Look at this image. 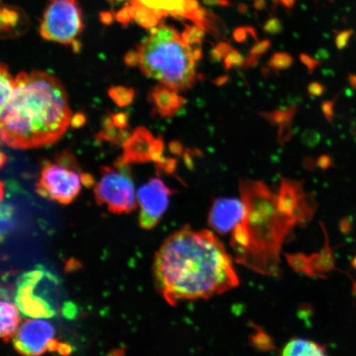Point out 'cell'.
Returning <instances> with one entry per match:
<instances>
[{
	"label": "cell",
	"instance_id": "cell-1",
	"mask_svg": "<svg viewBox=\"0 0 356 356\" xmlns=\"http://www.w3.org/2000/svg\"><path fill=\"white\" fill-rule=\"evenodd\" d=\"M239 191L245 212L231 233L234 259L255 273L275 277L284 243L296 227L309 224L317 204L302 181L284 177L277 191L261 181L245 179Z\"/></svg>",
	"mask_w": 356,
	"mask_h": 356
},
{
	"label": "cell",
	"instance_id": "cell-2",
	"mask_svg": "<svg viewBox=\"0 0 356 356\" xmlns=\"http://www.w3.org/2000/svg\"><path fill=\"white\" fill-rule=\"evenodd\" d=\"M156 287L168 305L206 300L238 286L232 258L209 230L184 227L169 236L156 253Z\"/></svg>",
	"mask_w": 356,
	"mask_h": 356
},
{
	"label": "cell",
	"instance_id": "cell-3",
	"mask_svg": "<svg viewBox=\"0 0 356 356\" xmlns=\"http://www.w3.org/2000/svg\"><path fill=\"white\" fill-rule=\"evenodd\" d=\"M70 121L68 97L59 80L42 71L22 72L0 113V139L15 149L40 148L59 140Z\"/></svg>",
	"mask_w": 356,
	"mask_h": 356
},
{
	"label": "cell",
	"instance_id": "cell-4",
	"mask_svg": "<svg viewBox=\"0 0 356 356\" xmlns=\"http://www.w3.org/2000/svg\"><path fill=\"white\" fill-rule=\"evenodd\" d=\"M140 70L175 91H185L197 80L193 50L175 29L165 25L151 29L149 37L136 49Z\"/></svg>",
	"mask_w": 356,
	"mask_h": 356
},
{
	"label": "cell",
	"instance_id": "cell-5",
	"mask_svg": "<svg viewBox=\"0 0 356 356\" xmlns=\"http://www.w3.org/2000/svg\"><path fill=\"white\" fill-rule=\"evenodd\" d=\"M60 282L42 266L21 275L15 302L21 313L33 318H51L57 314Z\"/></svg>",
	"mask_w": 356,
	"mask_h": 356
},
{
	"label": "cell",
	"instance_id": "cell-6",
	"mask_svg": "<svg viewBox=\"0 0 356 356\" xmlns=\"http://www.w3.org/2000/svg\"><path fill=\"white\" fill-rule=\"evenodd\" d=\"M83 185L88 188L93 185L92 177L80 172L73 155L64 152L56 162L44 163L37 191L44 198L68 204L78 197Z\"/></svg>",
	"mask_w": 356,
	"mask_h": 356
},
{
	"label": "cell",
	"instance_id": "cell-7",
	"mask_svg": "<svg viewBox=\"0 0 356 356\" xmlns=\"http://www.w3.org/2000/svg\"><path fill=\"white\" fill-rule=\"evenodd\" d=\"M83 29V12L77 0H48L40 26L43 38L79 48L77 40Z\"/></svg>",
	"mask_w": 356,
	"mask_h": 356
},
{
	"label": "cell",
	"instance_id": "cell-8",
	"mask_svg": "<svg viewBox=\"0 0 356 356\" xmlns=\"http://www.w3.org/2000/svg\"><path fill=\"white\" fill-rule=\"evenodd\" d=\"M129 165L120 159L115 168H101L102 177L95 186V197L97 203L105 204L111 212L130 213L136 208L135 185Z\"/></svg>",
	"mask_w": 356,
	"mask_h": 356
},
{
	"label": "cell",
	"instance_id": "cell-9",
	"mask_svg": "<svg viewBox=\"0 0 356 356\" xmlns=\"http://www.w3.org/2000/svg\"><path fill=\"white\" fill-rule=\"evenodd\" d=\"M56 330L51 323L42 319L26 320L15 335L13 343L17 353L24 355L37 356L47 351H56L62 355L72 353V347L55 339Z\"/></svg>",
	"mask_w": 356,
	"mask_h": 356
},
{
	"label": "cell",
	"instance_id": "cell-10",
	"mask_svg": "<svg viewBox=\"0 0 356 356\" xmlns=\"http://www.w3.org/2000/svg\"><path fill=\"white\" fill-rule=\"evenodd\" d=\"M172 191L159 178H153L138 191L140 206L139 224L142 229L154 228L169 206Z\"/></svg>",
	"mask_w": 356,
	"mask_h": 356
},
{
	"label": "cell",
	"instance_id": "cell-11",
	"mask_svg": "<svg viewBox=\"0 0 356 356\" xmlns=\"http://www.w3.org/2000/svg\"><path fill=\"white\" fill-rule=\"evenodd\" d=\"M244 212V204L241 199H216L209 215V224L213 230L221 234L232 233L242 221Z\"/></svg>",
	"mask_w": 356,
	"mask_h": 356
},
{
	"label": "cell",
	"instance_id": "cell-12",
	"mask_svg": "<svg viewBox=\"0 0 356 356\" xmlns=\"http://www.w3.org/2000/svg\"><path fill=\"white\" fill-rule=\"evenodd\" d=\"M132 3L147 8L160 19L167 15L184 17L197 24L204 15L193 0H133Z\"/></svg>",
	"mask_w": 356,
	"mask_h": 356
},
{
	"label": "cell",
	"instance_id": "cell-13",
	"mask_svg": "<svg viewBox=\"0 0 356 356\" xmlns=\"http://www.w3.org/2000/svg\"><path fill=\"white\" fill-rule=\"evenodd\" d=\"M155 138L144 127H138L124 144L121 159L128 164L152 161L151 154Z\"/></svg>",
	"mask_w": 356,
	"mask_h": 356
},
{
	"label": "cell",
	"instance_id": "cell-14",
	"mask_svg": "<svg viewBox=\"0 0 356 356\" xmlns=\"http://www.w3.org/2000/svg\"><path fill=\"white\" fill-rule=\"evenodd\" d=\"M149 100L160 117L163 118L175 117L186 104L184 97L173 89L164 86H158L151 89Z\"/></svg>",
	"mask_w": 356,
	"mask_h": 356
},
{
	"label": "cell",
	"instance_id": "cell-15",
	"mask_svg": "<svg viewBox=\"0 0 356 356\" xmlns=\"http://www.w3.org/2000/svg\"><path fill=\"white\" fill-rule=\"evenodd\" d=\"M19 310L16 305L0 299V339L8 341L15 335L20 324Z\"/></svg>",
	"mask_w": 356,
	"mask_h": 356
},
{
	"label": "cell",
	"instance_id": "cell-16",
	"mask_svg": "<svg viewBox=\"0 0 356 356\" xmlns=\"http://www.w3.org/2000/svg\"><path fill=\"white\" fill-rule=\"evenodd\" d=\"M26 17L13 7L0 6V37L13 38L24 32Z\"/></svg>",
	"mask_w": 356,
	"mask_h": 356
},
{
	"label": "cell",
	"instance_id": "cell-17",
	"mask_svg": "<svg viewBox=\"0 0 356 356\" xmlns=\"http://www.w3.org/2000/svg\"><path fill=\"white\" fill-rule=\"evenodd\" d=\"M320 226H321L325 237L323 247L321 251L313 253L309 256V258L312 269L316 273L325 275L323 274L329 273V271L337 270V267L326 227L323 222H320Z\"/></svg>",
	"mask_w": 356,
	"mask_h": 356
},
{
	"label": "cell",
	"instance_id": "cell-18",
	"mask_svg": "<svg viewBox=\"0 0 356 356\" xmlns=\"http://www.w3.org/2000/svg\"><path fill=\"white\" fill-rule=\"evenodd\" d=\"M327 354V347L311 340L302 339V338H292L284 346L282 355H302V356H321Z\"/></svg>",
	"mask_w": 356,
	"mask_h": 356
},
{
	"label": "cell",
	"instance_id": "cell-19",
	"mask_svg": "<svg viewBox=\"0 0 356 356\" xmlns=\"http://www.w3.org/2000/svg\"><path fill=\"white\" fill-rule=\"evenodd\" d=\"M286 258L288 264L291 266L293 270L297 271V273L313 278L327 279V275L316 273L315 271L312 269L309 256L304 254V253H289V254H286Z\"/></svg>",
	"mask_w": 356,
	"mask_h": 356
},
{
	"label": "cell",
	"instance_id": "cell-20",
	"mask_svg": "<svg viewBox=\"0 0 356 356\" xmlns=\"http://www.w3.org/2000/svg\"><path fill=\"white\" fill-rule=\"evenodd\" d=\"M17 225L15 209L10 204L0 206V243L10 235Z\"/></svg>",
	"mask_w": 356,
	"mask_h": 356
},
{
	"label": "cell",
	"instance_id": "cell-21",
	"mask_svg": "<svg viewBox=\"0 0 356 356\" xmlns=\"http://www.w3.org/2000/svg\"><path fill=\"white\" fill-rule=\"evenodd\" d=\"M13 88L15 80L8 72L7 66L0 63V113L10 101Z\"/></svg>",
	"mask_w": 356,
	"mask_h": 356
},
{
	"label": "cell",
	"instance_id": "cell-22",
	"mask_svg": "<svg viewBox=\"0 0 356 356\" xmlns=\"http://www.w3.org/2000/svg\"><path fill=\"white\" fill-rule=\"evenodd\" d=\"M296 113L297 106H293L286 108L275 110L271 113H261L259 115L271 124L280 127L283 124H292Z\"/></svg>",
	"mask_w": 356,
	"mask_h": 356
},
{
	"label": "cell",
	"instance_id": "cell-23",
	"mask_svg": "<svg viewBox=\"0 0 356 356\" xmlns=\"http://www.w3.org/2000/svg\"><path fill=\"white\" fill-rule=\"evenodd\" d=\"M109 95L118 106H127L132 104L136 93L133 88L118 86L111 88Z\"/></svg>",
	"mask_w": 356,
	"mask_h": 356
},
{
	"label": "cell",
	"instance_id": "cell-24",
	"mask_svg": "<svg viewBox=\"0 0 356 356\" xmlns=\"http://www.w3.org/2000/svg\"><path fill=\"white\" fill-rule=\"evenodd\" d=\"M181 35L184 42L191 49L202 47V42L204 37V29L202 26H188Z\"/></svg>",
	"mask_w": 356,
	"mask_h": 356
},
{
	"label": "cell",
	"instance_id": "cell-25",
	"mask_svg": "<svg viewBox=\"0 0 356 356\" xmlns=\"http://www.w3.org/2000/svg\"><path fill=\"white\" fill-rule=\"evenodd\" d=\"M293 57L286 52H277L271 56L268 66L273 70H286L293 65Z\"/></svg>",
	"mask_w": 356,
	"mask_h": 356
},
{
	"label": "cell",
	"instance_id": "cell-26",
	"mask_svg": "<svg viewBox=\"0 0 356 356\" xmlns=\"http://www.w3.org/2000/svg\"><path fill=\"white\" fill-rule=\"evenodd\" d=\"M222 62L227 70H230L233 67H244L245 58L238 51L233 49Z\"/></svg>",
	"mask_w": 356,
	"mask_h": 356
},
{
	"label": "cell",
	"instance_id": "cell-27",
	"mask_svg": "<svg viewBox=\"0 0 356 356\" xmlns=\"http://www.w3.org/2000/svg\"><path fill=\"white\" fill-rule=\"evenodd\" d=\"M233 47L225 42H220L211 51V58L216 61H222L225 56L233 50Z\"/></svg>",
	"mask_w": 356,
	"mask_h": 356
},
{
	"label": "cell",
	"instance_id": "cell-28",
	"mask_svg": "<svg viewBox=\"0 0 356 356\" xmlns=\"http://www.w3.org/2000/svg\"><path fill=\"white\" fill-rule=\"evenodd\" d=\"M177 166V159L173 158H167L163 156L160 162L157 164L158 171L163 172L172 175L175 172Z\"/></svg>",
	"mask_w": 356,
	"mask_h": 356
},
{
	"label": "cell",
	"instance_id": "cell-29",
	"mask_svg": "<svg viewBox=\"0 0 356 356\" xmlns=\"http://www.w3.org/2000/svg\"><path fill=\"white\" fill-rule=\"evenodd\" d=\"M292 136V124L278 127V141L280 145H284L288 143L291 140Z\"/></svg>",
	"mask_w": 356,
	"mask_h": 356
},
{
	"label": "cell",
	"instance_id": "cell-30",
	"mask_svg": "<svg viewBox=\"0 0 356 356\" xmlns=\"http://www.w3.org/2000/svg\"><path fill=\"white\" fill-rule=\"evenodd\" d=\"M353 30L342 31V32L338 33L336 35L335 42L336 46L339 50H343V49L348 47L350 40L353 37Z\"/></svg>",
	"mask_w": 356,
	"mask_h": 356
},
{
	"label": "cell",
	"instance_id": "cell-31",
	"mask_svg": "<svg viewBox=\"0 0 356 356\" xmlns=\"http://www.w3.org/2000/svg\"><path fill=\"white\" fill-rule=\"evenodd\" d=\"M302 140L304 144L309 147H315L321 140V136L317 131L313 130L306 131L302 135Z\"/></svg>",
	"mask_w": 356,
	"mask_h": 356
},
{
	"label": "cell",
	"instance_id": "cell-32",
	"mask_svg": "<svg viewBox=\"0 0 356 356\" xmlns=\"http://www.w3.org/2000/svg\"><path fill=\"white\" fill-rule=\"evenodd\" d=\"M335 102L336 99L331 101L324 102L322 104V111L325 118L327 120L328 122H332L335 118Z\"/></svg>",
	"mask_w": 356,
	"mask_h": 356
},
{
	"label": "cell",
	"instance_id": "cell-33",
	"mask_svg": "<svg viewBox=\"0 0 356 356\" xmlns=\"http://www.w3.org/2000/svg\"><path fill=\"white\" fill-rule=\"evenodd\" d=\"M271 43L268 40H264V41H261L255 44L254 47H252L250 51V55L256 56L260 57L262 55H264L265 53L269 51L270 48Z\"/></svg>",
	"mask_w": 356,
	"mask_h": 356
},
{
	"label": "cell",
	"instance_id": "cell-34",
	"mask_svg": "<svg viewBox=\"0 0 356 356\" xmlns=\"http://www.w3.org/2000/svg\"><path fill=\"white\" fill-rule=\"evenodd\" d=\"M300 59L302 65H305L306 68L308 69L309 73H313L320 65V62L318 60L312 58L309 55L305 54V53H302V54L300 56Z\"/></svg>",
	"mask_w": 356,
	"mask_h": 356
},
{
	"label": "cell",
	"instance_id": "cell-35",
	"mask_svg": "<svg viewBox=\"0 0 356 356\" xmlns=\"http://www.w3.org/2000/svg\"><path fill=\"white\" fill-rule=\"evenodd\" d=\"M200 154L198 149H186L184 154V163L189 169L194 168V159Z\"/></svg>",
	"mask_w": 356,
	"mask_h": 356
},
{
	"label": "cell",
	"instance_id": "cell-36",
	"mask_svg": "<svg viewBox=\"0 0 356 356\" xmlns=\"http://www.w3.org/2000/svg\"><path fill=\"white\" fill-rule=\"evenodd\" d=\"M326 88L323 86L322 83L318 82H313L309 84L308 92L312 97H320L324 95Z\"/></svg>",
	"mask_w": 356,
	"mask_h": 356
},
{
	"label": "cell",
	"instance_id": "cell-37",
	"mask_svg": "<svg viewBox=\"0 0 356 356\" xmlns=\"http://www.w3.org/2000/svg\"><path fill=\"white\" fill-rule=\"evenodd\" d=\"M111 121L119 128L126 129L128 126V117L126 113H119L111 117Z\"/></svg>",
	"mask_w": 356,
	"mask_h": 356
},
{
	"label": "cell",
	"instance_id": "cell-38",
	"mask_svg": "<svg viewBox=\"0 0 356 356\" xmlns=\"http://www.w3.org/2000/svg\"><path fill=\"white\" fill-rule=\"evenodd\" d=\"M168 149L172 154L177 156H181L184 154V147L181 142L177 140H172L169 143Z\"/></svg>",
	"mask_w": 356,
	"mask_h": 356
},
{
	"label": "cell",
	"instance_id": "cell-39",
	"mask_svg": "<svg viewBox=\"0 0 356 356\" xmlns=\"http://www.w3.org/2000/svg\"><path fill=\"white\" fill-rule=\"evenodd\" d=\"M265 30L270 34H277L282 30V25L277 20H270L265 26Z\"/></svg>",
	"mask_w": 356,
	"mask_h": 356
},
{
	"label": "cell",
	"instance_id": "cell-40",
	"mask_svg": "<svg viewBox=\"0 0 356 356\" xmlns=\"http://www.w3.org/2000/svg\"><path fill=\"white\" fill-rule=\"evenodd\" d=\"M316 162H317V166L323 169V170H327V169L332 165V159L327 155L320 156Z\"/></svg>",
	"mask_w": 356,
	"mask_h": 356
},
{
	"label": "cell",
	"instance_id": "cell-41",
	"mask_svg": "<svg viewBox=\"0 0 356 356\" xmlns=\"http://www.w3.org/2000/svg\"><path fill=\"white\" fill-rule=\"evenodd\" d=\"M124 60H126V63L128 66H138V63H139V58H138L136 50L129 51L126 55V58H124Z\"/></svg>",
	"mask_w": 356,
	"mask_h": 356
},
{
	"label": "cell",
	"instance_id": "cell-42",
	"mask_svg": "<svg viewBox=\"0 0 356 356\" xmlns=\"http://www.w3.org/2000/svg\"><path fill=\"white\" fill-rule=\"evenodd\" d=\"M234 37L236 41L238 42H243L246 40L247 33L246 29H240L235 31Z\"/></svg>",
	"mask_w": 356,
	"mask_h": 356
},
{
	"label": "cell",
	"instance_id": "cell-43",
	"mask_svg": "<svg viewBox=\"0 0 356 356\" xmlns=\"http://www.w3.org/2000/svg\"><path fill=\"white\" fill-rule=\"evenodd\" d=\"M258 60H259V57L250 55L245 59V65L244 67H247V68H251V67L255 66L258 63Z\"/></svg>",
	"mask_w": 356,
	"mask_h": 356
},
{
	"label": "cell",
	"instance_id": "cell-44",
	"mask_svg": "<svg viewBox=\"0 0 356 356\" xmlns=\"http://www.w3.org/2000/svg\"><path fill=\"white\" fill-rule=\"evenodd\" d=\"M351 224L349 219H344L341 221L340 227L342 233L347 234L350 232Z\"/></svg>",
	"mask_w": 356,
	"mask_h": 356
},
{
	"label": "cell",
	"instance_id": "cell-45",
	"mask_svg": "<svg viewBox=\"0 0 356 356\" xmlns=\"http://www.w3.org/2000/svg\"><path fill=\"white\" fill-rule=\"evenodd\" d=\"M84 122H86V118H84L83 115L81 114H77L74 115L72 124L73 126L79 127L82 126Z\"/></svg>",
	"mask_w": 356,
	"mask_h": 356
},
{
	"label": "cell",
	"instance_id": "cell-46",
	"mask_svg": "<svg viewBox=\"0 0 356 356\" xmlns=\"http://www.w3.org/2000/svg\"><path fill=\"white\" fill-rule=\"evenodd\" d=\"M350 132L356 143V118H354L350 121Z\"/></svg>",
	"mask_w": 356,
	"mask_h": 356
},
{
	"label": "cell",
	"instance_id": "cell-47",
	"mask_svg": "<svg viewBox=\"0 0 356 356\" xmlns=\"http://www.w3.org/2000/svg\"><path fill=\"white\" fill-rule=\"evenodd\" d=\"M305 163V165L310 169H313L317 166V162H315L313 159H306Z\"/></svg>",
	"mask_w": 356,
	"mask_h": 356
},
{
	"label": "cell",
	"instance_id": "cell-48",
	"mask_svg": "<svg viewBox=\"0 0 356 356\" xmlns=\"http://www.w3.org/2000/svg\"><path fill=\"white\" fill-rule=\"evenodd\" d=\"M349 83L351 88L356 89V74H351L349 75Z\"/></svg>",
	"mask_w": 356,
	"mask_h": 356
},
{
	"label": "cell",
	"instance_id": "cell-49",
	"mask_svg": "<svg viewBox=\"0 0 356 356\" xmlns=\"http://www.w3.org/2000/svg\"><path fill=\"white\" fill-rule=\"evenodd\" d=\"M7 156L6 154L0 152V168L6 165L7 163Z\"/></svg>",
	"mask_w": 356,
	"mask_h": 356
},
{
	"label": "cell",
	"instance_id": "cell-50",
	"mask_svg": "<svg viewBox=\"0 0 356 356\" xmlns=\"http://www.w3.org/2000/svg\"><path fill=\"white\" fill-rule=\"evenodd\" d=\"M229 80V78L228 77H225V76H222V77H220L219 79H217V80H216L215 83L217 84V86H224V84L228 81Z\"/></svg>",
	"mask_w": 356,
	"mask_h": 356
},
{
	"label": "cell",
	"instance_id": "cell-51",
	"mask_svg": "<svg viewBox=\"0 0 356 356\" xmlns=\"http://www.w3.org/2000/svg\"><path fill=\"white\" fill-rule=\"evenodd\" d=\"M4 195V186L1 181H0V203L2 202Z\"/></svg>",
	"mask_w": 356,
	"mask_h": 356
},
{
	"label": "cell",
	"instance_id": "cell-52",
	"mask_svg": "<svg viewBox=\"0 0 356 356\" xmlns=\"http://www.w3.org/2000/svg\"><path fill=\"white\" fill-rule=\"evenodd\" d=\"M350 265L356 270V256L353 258V260H351Z\"/></svg>",
	"mask_w": 356,
	"mask_h": 356
}]
</instances>
